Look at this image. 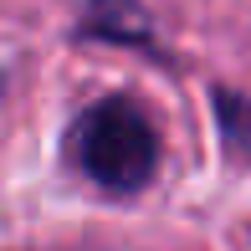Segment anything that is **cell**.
<instances>
[{"label":"cell","instance_id":"cell-1","mask_svg":"<svg viewBox=\"0 0 251 251\" xmlns=\"http://www.w3.org/2000/svg\"><path fill=\"white\" fill-rule=\"evenodd\" d=\"M67 164L108 195H139L159 175V128L133 98H98L67 123Z\"/></svg>","mask_w":251,"mask_h":251},{"label":"cell","instance_id":"cell-2","mask_svg":"<svg viewBox=\"0 0 251 251\" xmlns=\"http://www.w3.org/2000/svg\"><path fill=\"white\" fill-rule=\"evenodd\" d=\"M77 41H113V47L154 51V21L139 0H87L77 16Z\"/></svg>","mask_w":251,"mask_h":251},{"label":"cell","instance_id":"cell-3","mask_svg":"<svg viewBox=\"0 0 251 251\" xmlns=\"http://www.w3.org/2000/svg\"><path fill=\"white\" fill-rule=\"evenodd\" d=\"M215 102V123H221V144L236 159L251 164V93H236V87H210Z\"/></svg>","mask_w":251,"mask_h":251}]
</instances>
